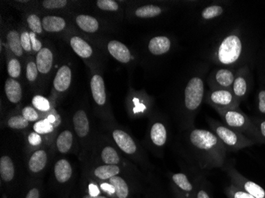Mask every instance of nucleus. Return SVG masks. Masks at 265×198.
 Instances as JSON below:
<instances>
[{"mask_svg": "<svg viewBox=\"0 0 265 198\" xmlns=\"http://www.w3.org/2000/svg\"><path fill=\"white\" fill-rule=\"evenodd\" d=\"M186 141L192 164L201 170L223 168L227 158V149L211 131L191 128Z\"/></svg>", "mask_w": 265, "mask_h": 198, "instance_id": "nucleus-1", "label": "nucleus"}, {"mask_svg": "<svg viewBox=\"0 0 265 198\" xmlns=\"http://www.w3.org/2000/svg\"><path fill=\"white\" fill-rule=\"evenodd\" d=\"M205 84L202 73L192 76L186 84L184 90V111L186 113V126L193 128L195 116L204 102Z\"/></svg>", "mask_w": 265, "mask_h": 198, "instance_id": "nucleus-2", "label": "nucleus"}, {"mask_svg": "<svg viewBox=\"0 0 265 198\" xmlns=\"http://www.w3.org/2000/svg\"><path fill=\"white\" fill-rule=\"evenodd\" d=\"M242 49L241 39L237 34L231 33L217 42L210 54V58L218 65L229 68L240 59Z\"/></svg>", "mask_w": 265, "mask_h": 198, "instance_id": "nucleus-3", "label": "nucleus"}, {"mask_svg": "<svg viewBox=\"0 0 265 198\" xmlns=\"http://www.w3.org/2000/svg\"><path fill=\"white\" fill-rule=\"evenodd\" d=\"M207 122L211 132H213L218 139L220 140L227 151H237L248 147L253 143L252 141L248 139L241 133L229 128L220 121L213 118H208Z\"/></svg>", "mask_w": 265, "mask_h": 198, "instance_id": "nucleus-4", "label": "nucleus"}, {"mask_svg": "<svg viewBox=\"0 0 265 198\" xmlns=\"http://www.w3.org/2000/svg\"><path fill=\"white\" fill-rule=\"evenodd\" d=\"M204 102L212 107L214 111L237 109L239 104L232 90L229 89H209L205 93Z\"/></svg>", "mask_w": 265, "mask_h": 198, "instance_id": "nucleus-5", "label": "nucleus"}, {"mask_svg": "<svg viewBox=\"0 0 265 198\" xmlns=\"http://www.w3.org/2000/svg\"><path fill=\"white\" fill-rule=\"evenodd\" d=\"M221 118L223 120V124L229 128L237 131L239 133H249L254 134L256 129L253 124L249 121V119L241 111L237 109H227L216 111Z\"/></svg>", "mask_w": 265, "mask_h": 198, "instance_id": "nucleus-6", "label": "nucleus"}, {"mask_svg": "<svg viewBox=\"0 0 265 198\" xmlns=\"http://www.w3.org/2000/svg\"><path fill=\"white\" fill-rule=\"evenodd\" d=\"M112 137L114 143H116L123 153L132 158H139L141 149L138 143L127 131L121 129H114L112 131Z\"/></svg>", "mask_w": 265, "mask_h": 198, "instance_id": "nucleus-7", "label": "nucleus"}, {"mask_svg": "<svg viewBox=\"0 0 265 198\" xmlns=\"http://www.w3.org/2000/svg\"><path fill=\"white\" fill-rule=\"evenodd\" d=\"M236 74L229 68L214 69L207 78L209 89H229L232 90Z\"/></svg>", "mask_w": 265, "mask_h": 198, "instance_id": "nucleus-8", "label": "nucleus"}, {"mask_svg": "<svg viewBox=\"0 0 265 198\" xmlns=\"http://www.w3.org/2000/svg\"><path fill=\"white\" fill-rule=\"evenodd\" d=\"M227 172L233 185L255 198H265V190L258 184L243 178L233 168H227Z\"/></svg>", "mask_w": 265, "mask_h": 198, "instance_id": "nucleus-9", "label": "nucleus"}, {"mask_svg": "<svg viewBox=\"0 0 265 198\" xmlns=\"http://www.w3.org/2000/svg\"><path fill=\"white\" fill-rule=\"evenodd\" d=\"M149 137L150 143L156 148H163L167 141V129L161 121L153 123L149 129Z\"/></svg>", "mask_w": 265, "mask_h": 198, "instance_id": "nucleus-10", "label": "nucleus"}, {"mask_svg": "<svg viewBox=\"0 0 265 198\" xmlns=\"http://www.w3.org/2000/svg\"><path fill=\"white\" fill-rule=\"evenodd\" d=\"M171 181L173 183L174 188L176 189L182 194L189 198H194L195 187L194 180L190 179L185 173H175L171 174Z\"/></svg>", "mask_w": 265, "mask_h": 198, "instance_id": "nucleus-11", "label": "nucleus"}, {"mask_svg": "<svg viewBox=\"0 0 265 198\" xmlns=\"http://www.w3.org/2000/svg\"><path fill=\"white\" fill-rule=\"evenodd\" d=\"M108 182L114 187L115 198H133L135 194L133 187L120 174L110 178Z\"/></svg>", "mask_w": 265, "mask_h": 198, "instance_id": "nucleus-12", "label": "nucleus"}, {"mask_svg": "<svg viewBox=\"0 0 265 198\" xmlns=\"http://www.w3.org/2000/svg\"><path fill=\"white\" fill-rule=\"evenodd\" d=\"M109 54L122 63H128L132 59V54L127 45L120 41L113 40L107 45Z\"/></svg>", "mask_w": 265, "mask_h": 198, "instance_id": "nucleus-13", "label": "nucleus"}, {"mask_svg": "<svg viewBox=\"0 0 265 198\" xmlns=\"http://www.w3.org/2000/svg\"><path fill=\"white\" fill-rule=\"evenodd\" d=\"M92 97L96 104L104 106L106 101L104 80L99 75H94L91 80Z\"/></svg>", "mask_w": 265, "mask_h": 198, "instance_id": "nucleus-14", "label": "nucleus"}, {"mask_svg": "<svg viewBox=\"0 0 265 198\" xmlns=\"http://www.w3.org/2000/svg\"><path fill=\"white\" fill-rule=\"evenodd\" d=\"M72 123L78 137L80 138L88 137L90 132V123L88 120V114L84 110H79L75 113L72 117Z\"/></svg>", "mask_w": 265, "mask_h": 198, "instance_id": "nucleus-15", "label": "nucleus"}, {"mask_svg": "<svg viewBox=\"0 0 265 198\" xmlns=\"http://www.w3.org/2000/svg\"><path fill=\"white\" fill-rule=\"evenodd\" d=\"M171 47V41L166 36H157L149 41L148 49L152 55L161 56L167 54Z\"/></svg>", "mask_w": 265, "mask_h": 198, "instance_id": "nucleus-16", "label": "nucleus"}, {"mask_svg": "<svg viewBox=\"0 0 265 198\" xmlns=\"http://www.w3.org/2000/svg\"><path fill=\"white\" fill-rule=\"evenodd\" d=\"M71 82V71L69 67L64 65L58 69L53 80V86L57 91L63 92L69 88Z\"/></svg>", "mask_w": 265, "mask_h": 198, "instance_id": "nucleus-17", "label": "nucleus"}, {"mask_svg": "<svg viewBox=\"0 0 265 198\" xmlns=\"http://www.w3.org/2000/svg\"><path fill=\"white\" fill-rule=\"evenodd\" d=\"M48 163V154L45 150H37L31 155L28 162L30 171L33 174H38L45 169Z\"/></svg>", "mask_w": 265, "mask_h": 198, "instance_id": "nucleus-18", "label": "nucleus"}, {"mask_svg": "<svg viewBox=\"0 0 265 198\" xmlns=\"http://www.w3.org/2000/svg\"><path fill=\"white\" fill-rule=\"evenodd\" d=\"M54 176L59 183L69 182L72 176V168L69 162L65 159L58 160L54 166Z\"/></svg>", "mask_w": 265, "mask_h": 198, "instance_id": "nucleus-19", "label": "nucleus"}, {"mask_svg": "<svg viewBox=\"0 0 265 198\" xmlns=\"http://www.w3.org/2000/svg\"><path fill=\"white\" fill-rule=\"evenodd\" d=\"M53 54L50 49L43 48L41 51L37 53L36 64L39 72L41 74L49 73L53 66Z\"/></svg>", "mask_w": 265, "mask_h": 198, "instance_id": "nucleus-20", "label": "nucleus"}, {"mask_svg": "<svg viewBox=\"0 0 265 198\" xmlns=\"http://www.w3.org/2000/svg\"><path fill=\"white\" fill-rule=\"evenodd\" d=\"M5 94L8 100L14 104L19 103L23 98V89L17 80L10 78L5 83Z\"/></svg>", "mask_w": 265, "mask_h": 198, "instance_id": "nucleus-21", "label": "nucleus"}, {"mask_svg": "<svg viewBox=\"0 0 265 198\" xmlns=\"http://www.w3.org/2000/svg\"><path fill=\"white\" fill-rule=\"evenodd\" d=\"M15 176V168L11 158L8 155H2L0 159V177L2 182H10Z\"/></svg>", "mask_w": 265, "mask_h": 198, "instance_id": "nucleus-22", "label": "nucleus"}, {"mask_svg": "<svg viewBox=\"0 0 265 198\" xmlns=\"http://www.w3.org/2000/svg\"><path fill=\"white\" fill-rule=\"evenodd\" d=\"M71 49L79 57L84 59L91 57L93 54V49L91 45L80 37H72L70 40Z\"/></svg>", "mask_w": 265, "mask_h": 198, "instance_id": "nucleus-23", "label": "nucleus"}, {"mask_svg": "<svg viewBox=\"0 0 265 198\" xmlns=\"http://www.w3.org/2000/svg\"><path fill=\"white\" fill-rule=\"evenodd\" d=\"M194 183L196 187L194 198H213L210 183L203 175L196 174Z\"/></svg>", "mask_w": 265, "mask_h": 198, "instance_id": "nucleus-24", "label": "nucleus"}, {"mask_svg": "<svg viewBox=\"0 0 265 198\" xmlns=\"http://www.w3.org/2000/svg\"><path fill=\"white\" fill-rule=\"evenodd\" d=\"M66 22L62 17L45 16L42 19L44 30L49 33H57L65 29Z\"/></svg>", "mask_w": 265, "mask_h": 198, "instance_id": "nucleus-25", "label": "nucleus"}, {"mask_svg": "<svg viewBox=\"0 0 265 198\" xmlns=\"http://www.w3.org/2000/svg\"><path fill=\"white\" fill-rule=\"evenodd\" d=\"M121 172H122V170L119 166L105 164V165L99 166L98 168H96L93 171V174L98 179L108 181L110 178H113L114 176L119 175Z\"/></svg>", "mask_w": 265, "mask_h": 198, "instance_id": "nucleus-26", "label": "nucleus"}, {"mask_svg": "<svg viewBox=\"0 0 265 198\" xmlns=\"http://www.w3.org/2000/svg\"><path fill=\"white\" fill-rule=\"evenodd\" d=\"M76 23L78 27L86 33H96L99 28V24L97 19L90 15H78L76 17Z\"/></svg>", "mask_w": 265, "mask_h": 198, "instance_id": "nucleus-27", "label": "nucleus"}, {"mask_svg": "<svg viewBox=\"0 0 265 198\" xmlns=\"http://www.w3.org/2000/svg\"><path fill=\"white\" fill-rule=\"evenodd\" d=\"M73 134L70 130H64L57 137L56 145L58 151L62 154H66L71 149L73 145Z\"/></svg>", "mask_w": 265, "mask_h": 198, "instance_id": "nucleus-28", "label": "nucleus"}, {"mask_svg": "<svg viewBox=\"0 0 265 198\" xmlns=\"http://www.w3.org/2000/svg\"><path fill=\"white\" fill-rule=\"evenodd\" d=\"M232 91L238 102H240L241 98H244L246 95L248 91V83L245 76L241 73V71L236 74L234 82L232 84Z\"/></svg>", "mask_w": 265, "mask_h": 198, "instance_id": "nucleus-29", "label": "nucleus"}, {"mask_svg": "<svg viewBox=\"0 0 265 198\" xmlns=\"http://www.w3.org/2000/svg\"><path fill=\"white\" fill-rule=\"evenodd\" d=\"M163 12L161 6L156 5H145L137 7L135 10V16L139 19H152L159 16Z\"/></svg>", "mask_w": 265, "mask_h": 198, "instance_id": "nucleus-30", "label": "nucleus"}, {"mask_svg": "<svg viewBox=\"0 0 265 198\" xmlns=\"http://www.w3.org/2000/svg\"><path fill=\"white\" fill-rule=\"evenodd\" d=\"M101 160L106 165H118L122 160L119 152L111 146H106L101 151Z\"/></svg>", "mask_w": 265, "mask_h": 198, "instance_id": "nucleus-31", "label": "nucleus"}, {"mask_svg": "<svg viewBox=\"0 0 265 198\" xmlns=\"http://www.w3.org/2000/svg\"><path fill=\"white\" fill-rule=\"evenodd\" d=\"M7 44L10 50L14 53V55L22 57L23 54V48L21 43V36L16 30H10L6 36Z\"/></svg>", "mask_w": 265, "mask_h": 198, "instance_id": "nucleus-32", "label": "nucleus"}, {"mask_svg": "<svg viewBox=\"0 0 265 198\" xmlns=\"http://www.w3.org/2000/svg\"><path fill=\"white\" fill-rule=\"evenodd\" d=\"M223 12L224 8L221 5H210L202 10L200 16L203 21H210L223 15Z\"/></svg>", "mask_w": 265, "mask_h": 198, "instance_id": "nucleus-33", "label": "nucleus"}, {"mask_svg": "<svg viewBox=\"0 0 265 198\" xmlns=\"http://www.w3.org/2000/svg\"><path fill=\"white\" fill-rule=\"evenodd\" d=\"M226 194L227 198H255L232 183L226 189Z\"/></svg>", "mask_w": 265, "mask_h": 198, "instance_id": "nucleus-34", "label": "nucleus"}, {"mask_svg": "<svg viewBox=\"0 0 265 198\" xmlns=\"http://www.w3.org/2000/svg\"><path fill=\"white\" fill-rule=\"evenodd\" d=\"M33 130L40 135L49 134L53 131V124L49 121V119H44L35 123Z\"/></svg>", "mask_w": 265, "mask_h": 198, "instance_id": "nucleus-35", "label": "nucleus"}, {"mask_svg": "<svg viewBox=\"0 0 265 198\" xmlns=\"http://www.w3.org/2000/svg\"><path fill=\"white\" fill-rule=\"evenodd\" d=\"M29 121L24 116H14L10 117L7 122L9 128L11 129H24L29 126Z\"/></svg>", "mask_w": 265, "mask_h": 198, "instance_id": "nucleus-36", "label": "nucleus"}, {"mask_svg": "<svg viewBox=\"0 0 265 198\" xmlns=\"http://www.w3.org/2000/svg\"><path fill=\"white\" fill-rule=\"evenodd\" d=\"M27 23L31 30L36 34H41L42 33V21L39 19L36 15H29L27 18Z\"/></svg>", "mask_w": 265, "mask_h": 198, "instance_id": "nucleus-37", "label": "nucleus"}, {"mask_svg": "<svg viewBox=\"0 0 265 198\" xmlns=\"http://www.w3.org/2000/svg\"><path fill=\"white\" fill-rule=\"evenodd\" d=\"M32 104L35 109L40 111H44V112L49 111L50 109V103L49 100L41 95H36L33 97Z\"/></svg>", "mask_w": 265, "mask_h": 198, "instance_id": "nucleus-38", "label": "nucleus"}, {"mask_svg": "<svg viewBox=\"0 0 265 198\" xmlns=\"http://www.w3.org/2000/svg\"><path fill=\"white\" fill-rule=\"evenodd\" d=\"M96 4L100 10L106 11H117L119 9V3L114 0H99Z\"/></svg>", "mask_w": 265, "mask_h": 198, "instance_id": "nucleus-39", "label": "nucleus"}, {"mask_svg": "<svg viewBox=\"0 0 265 198\" xmlns=\"http://www.w3.org/2000/svg\"><path fill=\"white\" fill-rule=\"evenodd\" d=\"M7 72L10 77L12 79H17L20 76L21 64L18 59H10L7 65Z\"/></svg>", "mask_w": 265, "mask_h": 198, "instance_id": "nucleus-40", "label": "nucleus"}, {"mask_svg": "<svg viewBox=\"0 0 265 198\" xmlns=\"http://www.w3.org/2000/svg\"><path fill=\"white\" fill-rule=\"evenodd\" d=\"M67 4L66 0H45L42 2L43 7L48 10L63 8Z\"/></svg>", "mask_w": 265, "mask_h": 198, "instance_id": "nucleus-41", "label": "nucleus"}, {"mask_svg": "<svg viewBox=\"0 0 265 198\" xmlns=\"http://www.w3.org/2000/svg\"><path fill=\"white\" fill-rule=\"evenodd\" d=\"M38 74L37 64L34 62H29L27 66V78L30 82H33L36 80Z\"/></svg>", "mask_w": 265, "mask_h": 198, "instance_id": "nucleus-42", "label": "nucleus"}, {"mask_svg": "<svg viewBox=\"0 0 265 198\" xmlns=\"http://www.w3.org/2000/svg\"><path fill=\"white\" fill-rule=\"evenodd\" d=\"M22 113H23V116H24L25 118L27 119L29 122L36 121L38 119V113L33 107H25L22 111Z\"/></svg>", "mask_w": 265, "mask_h": 198, "instance_id": "nucleus-43", "label": "nucleus"}, {"mask_svg": "<svg viewBox=\"0 0 265 198\" xmlns=\"http://www.w3.org/2000/svg\"><path fill=\"white\" fill-rule=\"evenodd\" d=\"M21 43H22V46H23L25 51L31 52L32 50V45H31L30 33H28L27 31H24L21 34Z\"/></svg>", "mask_w": 265, "mask_h": 198, "instance_id": "nucleus-44", "label": "nucleus"}, {"mask_svg": "<svg viewBox=\"0 0 265 198\" xmlns=\"http://www.w3.org/2000/svg\"><path fill=\"white\" fill-rule=\"evenodd\" d=\"M30 37H31V45H32V49L33 51L39 52L41 51L42 48V44H41V41H39L37 39V36H36V33H33L31 31L30 33Z\"/></svg>", "mask_w": 265, "mask_h": 198, "instance_id": "nucleus-45", "label": "nucleus"}, {"mask_svg": "<svg viewBox=\"0 0 265 198\" xmlns=\"http://www.w3.org/2000/svg\"><path fill=\"white\" fill-rule=\"evenodd\" d=\"M28 141L30 144L32 145L33 147H36V146L41 144V142H42V139H41L40 134L36 133V132H33L28 136Z\"/></svg>", "mask_w": 265, "mask_h": 198, "instance_id": "nucleus-46", "label": "nucleus"}, {"mask_svg": "<svg viewBox=\"0 0 265 198\" xmlns=\"http://www.w3.org/2000/svg\"><path fill=\"white\" fill-rule=\"evenodd\" d=\"M258 110L265 114V90H261L258 94Z\"/></svg>", "mask_w": 265, "mask_h": 198, "instance_id": "nucleus-47", "label": "nucleus"}, {"mask_svg": "<svg viewBox=\"0 0 265 198\" xmlns=\"http://www.w3.org/2000/svg\"><path fill=\"white\" fill-rule=\"evenodd\" d=\"M41 193L38 187H33L29 190L25 198H41Z\"/></svg>", "mask_w": 265, "mask_h": 198, "instance_id": "nucleus-48", "label": "nucleus"}, {"mask_svg": "<svg viewBox=\"0 0 265 198\" xmlns=\"http://www.w3.org/2000/svg\"><path fill=\"white\" fill-rule=\"evenodd\" d=\"M100 188L101 190L103 191V192L107 193V194H110L111 196L114 195V189L111 185H110L109 182H102V183L100 184Z\"/></svg>", "mask_w": 265, "mask_h": 198, "instance_id": "nucleus-49", "label": "nucleus"}, {"mask_svg": "<svg viewBox=\"0 0 265 198\" xmlns=\"http://www.w3.org/2000/svg\"><path fill=\"white\" fill-rule=\"evenodd\" d=\"M88 194L94 197L101 195L99 188L94 183H90L88 185Z\"/></svg>", "mask_w": 265, "mask_h": 198, "instance_id": "nucleus-50", "label": "nucleus"}, {"mask_svg": "<svg viewBox=\"0 0 265 198\" xmlns=\"http://www.w3.org/2000/svg\"><path fill=\"white\" fill-rule=\"evenodd\" d=\"M173 196L174 198H192L186 196L184 194H182L180 191H178L175 188H173Z\"/></svg>", "mask_w": 265, "mask_h": 198, "instance_id": "nucleus-51", "label": "nucleus"}, {"mask_svg": "<svg viewBox=\"0 0 265 198\" xmlns=\"http://www.w3.org/2000/svg\"><path fill=\"white\" fill-rule=\"evenodd\" d=\"M259 130L260 132H261L262 137H264L265 138V121L260 123Z\"/></svg>", "mask_w": 265, "mask_h": 198, "instance_id": "nucleus-52", "label": "nucleus"}, {"mask_svg": "<svg viewBox=\"0 0 265 198\" xmlns=\"http://www.w3.org/2000/svg\"><path fill=\"white\" fill-rule=\"evenodd\" d=\"M81 198H109L108 197L103 196V195H99V196H91L89 194H84Z\"/></svg>", "mask_w": 265, "mask_h": 198, "instance_id": "nucleus-53", "label": "nucleus"}]
</instances>
